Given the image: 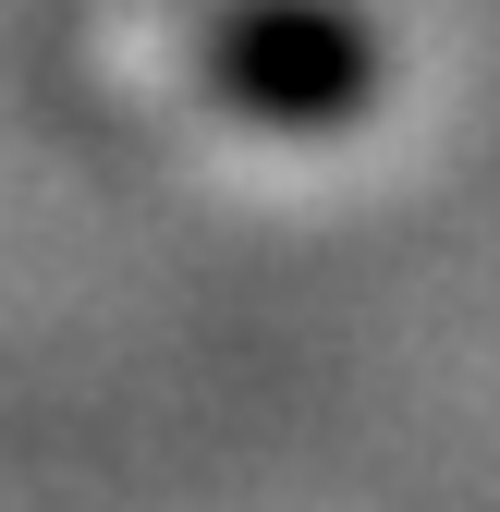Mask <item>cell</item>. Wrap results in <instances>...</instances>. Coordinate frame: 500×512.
I'll use <instances>...</instances> for the list:
<instances>
[{
	"instance_id": "obj_1",
	"label": "cell",
	"mask_w": 500,
	"mask_h": 512,
	"mask_svg": "<svg viewBox=\"0 0 500 512\" xmlns=\"http://www.w3.org/2000/svg\"><path fill=\"white\" fill-rule=\"evenodd\" d=\"M196 74L281 135H318V122H354L379 98V37L342 0H232L196 25Z\"/></svg>"
}]
</instances>
